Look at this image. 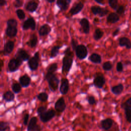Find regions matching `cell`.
<instances>
[{"label": "cell", "mask_w": 131, "mask_h": 131, "mask_svg": "<svg viewBox=\"0 0 131 131\" xmlns=\"http://www.w3.org/2000/svg\"><path fill=\"white\" fill-rule=\"evenodd\" d=\"M64 56L62 59V73H67L70 70L73 63V53L70 48H67L64 51Z\"/></svg>", "instance_id": "cell-1"}, {"label": "cell", "mask_w": 131, "mask_h": 131, "mask_svg": "<svg viewBox=\"0 0 131 131\" xmlns=\"http://www.w3.org/2000/svg\"><path fill=\"white\" fill-rule=\"evenodd\" d=\"M46 79L49 83V87L51 91L55 92L58 87L59 80L54 73L47 72L45 76Z\"/></svg>", "instance_id": "cell-2"}, {"label": "cell", "mask_w": 131, "mask_h": 131, "mask_svg": "<svg viewBox=\"0 0 131 131\" xmlns=\"http://www.w3.org/2000/svg\"><path fill=\"white\" fill-rule=\"evenodd\" d=\"M39 60V53L38 52H36L34 56L30 58L28 61V64L29 68L32 71L36 70L38 66V62Z\"/></svg>", "instance_id": "cell-3"}, {"label": "cell", "mask_w": 131, "mask_h": 131, "mask_svg": "<svg viewBox=\"0 0 131 131\" xmlns=\"http://www.w3.org/2000/svg\"><path fill=\"white\" fill-rule=\"evenodd\" d=\"M76 56L80 59H84L88 55V51L86 47L83 45H78L75 49Z\"/></svg>", "instance_id": "cell-4"}, {"label": "cell", "mask_w": 131, "mask_h": 131, "mask_svg": "<svg viewBox=\"0 0 131 131\" xmlns=\"http://www.w3.org/2000/svg\"><path fill=\"white\" fill-rule=\"evenodd\" d=\"M21 61L19 60L16 58L11 59L8 64V67L9 71L10 72H15L17 71L19 67L22 63Z\"/></svg>", "instance_id": "cell-5"}, {"label": "cell", "mask_w": 131, "mask_h": 131, "mask_svg": "<svg viewBox=\"0 0 131 131\" xmlns=\"http://www.w3.org/2000/svg\"><path fill=\"white\" fill-rule=\"evenodd\" d=\"M55 115V112L53 110L47 111L44 113L39 116L40 119L42 122H47L51 120Z\"/></svg>", "instance_id": "cell-6"}, {"label": "cell", "mask_w": 131, "mask_h": 131, "mask_svg": "<svg viewBox=\"0 0 131 131\" xmlns=\"http://www.w3.org/2000/svg\"><path fill=\"white\" fill-rule=\"evenodd\" d=\"M36 28L35 21L33 17H29L26 20L23 25V30H26L30 28L32 30H34Z\"/></svg>", "instance_id": "cell-7"}, {"label": "cell", "mask_w": 131, "mask_h": 131, "mask_svg": "<svg viewBox=\"0 0 131 131\" xmlns=\"http://www.w3.org/2000/svg\"><path fill=\"white\" fill-rule=\"evenodd\" d=\"M15 57L16 58L23 61L28 60L29 59L30 55L25 50L23 49H19L15 55Z\"/></svg>", "instance_id": "cell-8"}, {"label": "cell", "mask_w": 131, "mask_h": 131, "mask_svg": "<svg viewBox=\"0 0 131 131\" xmlns=\"http://www.w3.org/2000/svg\"><path fill=\"white\" fill-rule=\"evenodd\" d=\"M66 107L64 100L63 98L60 97L55 103V108L58 112H62L64 111Z\"/></svg>", "instance_id": "cell-9"}, {"label": "cell", "mask_w": 131, "mask_h": 131, "mask_svg": "<svg viewBox=\"0 0 131 131\" xmlns=\"http://www.w3.org/2000/svg\"><path fill=\"white\" fill-rule=\"evenodd\" d=\"M105 78L101 74L98 75L97 76H96L93 81V83L95 86L98 88H102L103 85L105 84Z\"/></svg>", "instance_id": "cell-10"}, {"label": "cell", "mask_w": 131, "mask_h": 131, "mask_svg": "<svg viewBox=\"0 0 131 131\" xmlns=\"http://www.w3.org/2000/svg\"><path fill=\"white\" fill-rule=\"evenodd\" d=\"M69 81L67 78H63L61 79V82L60 86V92L63 94H66L69 90Z\"/></svg>", "instance_id": "cell-11"}, {"label": "cell", "mask_w": 131, "mask_h": 131, "mask_svg": "<svg viewBox=\"0 0 131 131\" xmlns=\"http://www.w3.org/2000/svg\"><path fill=\"white\" fill-rule=\"evenodd\" d=\"M84 5L81 2H79L75 4L72 6L70 10V13L72 15H75L80 12L83 9Z\"/></svg>", "instance_id": "cell-12"}, {"label": "cell", "mask_w": 131, "mask_h": 131, "mask_svg": "<svg viewBox=\"0 0 131 131\" xmlns=\"http://www.w3.org/2000/svg\"><path fill=\"white\" fill-rule=\"evenodd\" d=\"M14 46V42L12 41H8L4 45L3 54L4 55H7L9 54L13 50Z\"/></svg>", "instance_id": "cell-13"}, {"label": "cell", "mask_w": 131, "mask_h": 131, "mask_svg": "<svg viewBox=\"0 0 131 131\" xmlns=\"http://www.w3.org/2000/svg\"><path fill=\"white\" fill-rule=\"evenodd\" d=\"M113 122V120L111 118L103 119L101 121V127L104 130H108L112 126Z\"/></svg>", "instance_id": "cell-14"}, {"label": "cell", "mask_w": 131, "mask_h": 131, "mask_svg": "<svg viewBox=\"0 0 131 131\" xmlns=\"http://www.w3.org/2000/svg\"><path fill=\"white\" fill-rule=\"evenodd\" d=\"M80 24L83 32L85 34H88L90 32V25L88 19L85 18H82L80 21Z\"/></svg>", "instance_id": "cell-15"}, {"label": "cell", "mask_w": 131, "mask_h": 131, "mask_svg": "<svg viewBox=\"0 0 131 131\" xmlns=\"http://www.w3.org/2000/svg\"><path fill=\"white\" fill-rule=\"evenodd\" d=\"M17 32V27L12 26H7L6 29V34L7 36L10 37H14L16 35Z\"/></svg>", "instance_id": "cell-16"}, {"label": "cell", "mask_w": 131, "mask_h": 131, "mask_svg": "<svg viewBox=\"0 0 131 131\" xmlns=\"http://www.w3.org/2000/svg\"><path fill=\"white\" fill-rule=\"evenodd\" d=\"M119 45L121 47H125L128 49L131 48V41L129 38L126 37H122L119 39Z\"/></svg>", "instance_id": "cell-17"}, {"label": "cell", "mask_w": 131, "mask_h": 131, "mask_svg": "<svg viewBox=\"0 0 131 131\" xmlns=\"http://www.w3.org/2000/svg\"><path fill=\"white\" fill-rule=\"evenodd\" d=\"M30 77L27 74L21 76L19 78V83L23 87H27L30 84Z\"/></svg>", "instance_id": "cell-18"}, {"label": "cell", "mask_w": 131, "mask_h": 131, "mask_svg": "<svg viewBox=\"0 0 131 131\" xmlns=\"http://www.w3.org/2000/svg\"><path fill=\"white\" fill-rule=\"evenodd\" d=\"M71 2V1L70 0H58L56 2V4L57 6L60 9V10L65 11L68 9Z\"/></svg>", "instance_id": "cell-19"}, {"label": "cell", "mask_w": 131, "mask_h": 131, "mask_svg": "<svg viewBox=\"0 0 131 131\" xmlns=\"http://www.w3.org/2000/svg\"><path fill=\"white\" fill-rule=\"evenodd\" d=\"M51 30L50 26L48 24H44L40 27L39 34L40 36H44L48 34Z\"/></svg>", "instance_id": "cell-20"}, {"label": "cell", "mask_w": 131, "mask_h": 131, "mask_svg": "<svg viewBox=\"0 0 131 131\" xmlns=\"http://www.w3.org/2000/svg\"><path fill=\"white\" fill-rule=\"evenodd\" d=\"M120 18L118 14L116 13H111L107 17L106 20L108 23L114 24L119 21Z\"/></svg>", "instance_id": "cell-21"}, {"label": "cell", "mask_w": 131, "mask_h": 131, "mask_svg": "<svg viewBox=\"0 0 131 131\" xmlns=\"http://www.w3.org/2000/svg\"><path fill=\"white\" fill-rule=\"evenodd\" d=\"M38 7V4L34 1H30L28 2L26 6V9L27 10L31 12H34Z\"/></svg>", "instance_id": "cell-22"}, {"label": "cell", "mask_w": 131, "mask_h": 131, "mask_svg": "<svg viewBox=\"0 0 131 131\" xmlns=\"http://www.w3.org/2000/svg\"><path fill=\"white\" fill-rule=\"evenodd\" d=\"M123 89H124V86L123 84L121 83H119L115 86L112 87L111 91L114 94L116 95H118L122 92Z\"/></svg>", "instance_id": "cell-23"}, {"label": "cell", "mask_w": 131, "mask_h": 131, "mask_svg": "<svg viewBox=\"0 0 131 131\" xmlns=\"http://www.w3.org/2000/svg\"><path fill=\"white\" fill-rule=\"evenodd\" d=\"M3 98L7 102H10L14 100V95L12 92L8 91L3 94Z\"/></svg>", "instance_id": "cell-24"}, {"label": "cell", "mask_w": 131, "mask_h": 131, "mask_svg": "<svg viewBox=\"0 0 131 131\" xmlns=\"http://www.w3.org/2000/svg\"><path fill=\"white\" fill-rule=\"evenodd\" d=\"M89 59L95 63H99L101 62V57L100 55L97 53L92 54L89 57Z\"/></svg>", "instance_id": "cell-25"}, {"label": "cell", "mask_w": 131, "mask_h": 131, "mask_svg": "<svg viewBox=\"0 0 131 131\" xmlns=\"http://www.w3.org/2000/svg\"><path fill=\"white\" fill-rule=\"evenodd\" d=\"M37 43V36L35 34H32L29 40V41L27 42V44L29 46L33 48V47H34L36 46Z\"/></svg>", "instance_id": "cell-26"}, {"label": "cell", "mask_w": 131, "mask_h": 131, "mask_svg": "<svg viewBox=\"0 0 131 131\" xmlns=\"http://www.w3.org/2000/svg\"><path fill=\"white\" fill-rule=\"evenodd\" d=\"M37 121V119L36 117H32L27 127V131H32V129L36 126Z\"/></svg>", "instance_id": "cell-27"}, {"label": "cell", "mask_w": 131, "mask_h": 131, "mask_svg": "<svg viewBox=\"0 0 131 131\" xmlns=\"http://www.w3.org/2000/svg\"><path fill=\"white\" fill-rule=\"evenodd\" d=\"M103 32L100 29L97 28L95 30L94 33L93 37L95 40H98L100 39L103 36Z\"/></svg>", "instance_id": "cell-28"}, {"label": "cell", "mask_w": 131, "mask_h": 131, "mask_svg": "<svg viewBox=\"0 0 131 131\" xmlns=\"http://www.w3.org/2000/svg\"><path fill=\"white\" fill-rule=\"evenodd\" d=\"M61 47V46H59L53 47L51 50L50 58H54L56 57L58 55L59 53V50Z\"/></svg>", "instance_id": "cell-29"}, {"label": "cell", "mask_w": 131, "mask_h": 131, "mask_svg": "<svg viewBox=\"0 0 131 131\" xmlns=\"http://www.w3.org/2000/svg\"><path fill=\"white\" fill-rule=\"evenodd\" d=\"M102 9L103 8H102L101 7L97 6H92L91 8L92 12L95 15H97V14L99 15L101 12Z\"/></svg>", "instance_id": "cell-30"}, {"label": "cell", "mask_w": 131, "mask_h": 131, "mask_svg": "<svg viewBox=\"0 0 131 131\" xmlns=\"http://www.w3.org/2000/svg\"><path fill=\"white\" fill-rule=\"evenodd\" d=\"M37 98L39 100H40L41 102H45L48 100V95L47 93L45 92H42L39 93L37 95Z\"/></svg>", "instance_id": "cell-31"}, {"label": "cell", "mask_w": 131, "mask_h": 131, "mask_svg": "<svg viewBox=\"0 0 131 131\" xmlns=\"http://www.w3.org/2000/svg\"><path fill=\"white\" fill-rule=\"evenodd\" d=\"M121 107L124 110L126 108L131 109V97L129 98L124 103H122Z\"/></svg>", "instance_id": "cell-32"}, {"label": "cell", "mask_w": 131, "mask_h": 131, "mask_svg": "<svg viewBox=\"0 0 131 131\" xmlns=\"http://www.w3.org/2000/svg\"><path fill=\"white\" fill-rule=\"evenodd\" d=\"M110 6L114 10H117L118 6V2L117 0H110L108 1Z\"/></svg>", "instance_id": "cell-33"}, {"label": "cell", "mask_w": 131, "mask_h": 131, "mask_svg": "<svg viewBox=\"0 0 131 131\" xmlns=\"http://www.w3.org/2000/svg\"><path fill=\"white\" fill-rule=\"evenodd\" d=\"M12 90L15 93H18L21 91V86L18 83H14L12 85Z\"/></svg>", "instance_id": "cell-34"}, {"label": "cell", "mask_w": 131, "mask_h": 131, "mask_svg": "<svg viewBox=\"0 0 131 131\" xmlns=\"http://www.w3.org/2000/svg\"><path fill=\"white\" fill-rule=\"evenodd\" d=\"M8 128H9L8 122L4 121H1L0 122V131H5Z\"/></svg>", "instance_id": "cell-35"}, {"label": "cell", "mask_w": 131, "mask_h": 131, "mask_svg": "<svg viewBox=\"0 0 131 131\" xmlns=\"http://www.w3.org/2000/svg\"><path fill=\"white\" fill-rule=\"evenodd\" d=\"M112 67H113L112 64L110 61L105 62L102 65L103 69L105 71H108L111 70V69H112Z\"/></svg>", "instance_id": "cell-36"}, {"label": "cell", "mask_w": 131, "mask_h": 131, "mask_svg": "<svg viewBox=\"0 0 131 131\" xmlns=\"http://www.w3.org/2000/svg\"><path fill=\"white\" fill-rule=\"evenodd\" d=\"M124 113L127 122H128L129 123L131 122V109H124Z\"/></svg>", "instance_id": "cell-37"}, {"label": "cell", "mask_w": 131, "mask_h": 131, "mask_svg": "<svg viewBox=\"0 0 131 131\" xmlns=\"http://www.w3.org/2000/svg\"><path fill=\"white\" fill-rule=\"evenodd\" d=\"M57 69V64L56 63H53L50 64L49 66L48 69V72L54 73V72H55Z\"/></svg>", "instance_id": "cell-38"}, {"label": "cell", "mask_w": 131, "mask_h": 131, "mask_svg": "<svg viewBox=\"0 0 131 131\" xmlns=\"http://www.w3.org/2000/svg\"><path fill=\"white\" fill-rule=\"evenodd\" d=\"M16 13L19 19H23L25 17V13H24V11L21 9H17L16 11Z\"/></svg>", "instance_id": "cell-39"}, {"label": "cell", "mask_w": 131, "mask_h": 131, "mask_svg": "<svg viewBox=\"0 0 131 131\" xmlns=\"http://www.w3.org/2000/svg\"><path fill=\"white\" fill-rule=\"evenodd\" d=\"M7 26H12L17 27V21L15 19H9L8 20L7 22Z\"/></svg>", "instance_id": "cell-40"}, {"label": "cell", "mask_w": 131, "mask_h": 131, "mask_svg": "<svg viewBox=\"0 0 131 131\" xmlns=\"http://www.w3.org/2000/svg\"><path fill=\"white\" fill-rule=\"evenodd\" d=\"M46 111H47V107L44 106H41L38 108V109L37 110V113L38 115L39 116H40Z\"/></svg>", "instance_id": "cell-41"}, {"label": "cell", "mask_w": 131, "mask_h": 131, "mask_svg": "<svg viewBox=\"0 0 131 131\" xmlns=\"http://www.w3.org/2000/svg\"><path fill=\"white\" fill-rule=\"evenodd\" d=\"M123 65L122 63L121 62H118L117 63L116 70L119 72H121L123 71Z\"/></svg>", "instance_id": "cell-42"}, {"label": "cell", "mask_w": 131, "mask_h": 131, "mask_svg": "<svg viewBox=\"0 0 131 131\" xmlns=\"http://www.w3.org/2000/svg\"><path fill=\"white\" fill-rule=\"evenodd\" d=\"M124 7L123 6H119L116 10L117 13L119 14H122L124 12Z\"/></svg>", "instance_id": "cell-43"}, {"label": "cell", "mask_w": 131, "mask_h": 131, "mask_svg": "<svg viewBox=\"0 0 131 131\" xmlns=\"http://www.w3.org/2000/svg\"><path fill=\"white\" fill-rule=\"evenodd\" d=\"M88 101L89 103L91 105L94 104L96 103L95 99L94 97H93V96H90L88 98Z\"/></svg>", "instance_id": "cell-44"}, {"label": "cell", "mask_w": 131, "mask_h": 131, "mask_svg": "<svg viewBox=\"0 0 131 131\" xmlns=\"http://www.w3.org/2000/svg\"><path fill=\"white\" fill-rule=\"evenodd\" d=\"M23 2L20 0H16L14 3V5L16 8H18L23 5Z\"/></svg>", "instance_id": "cell-45"}, {"label": "cell", "mask_w": 131, "mask_h": 131, "mask_svg": "<svg viewBox=\"0 0 131 131\" xmlns=\"http://www.w3.org/2000/svg\"><path fill=\"white\" fill-rule=\"evenodd\" d=\"M71 45H72V47L73 49L74 50H75L76 48L78 46L77 41L76 40H75L74 39H72V40H71Z\"/></svg>", "instance_id": "cell-46"}, {"label": "cell", "mask_w": 131, "mask_h": 131, "mask_svg": "<svg viewBox=\"0 0 131 131\" xmlns=\"http://www.w3.org/2000/svg\"><path fill=\"white\" fill-rule=\"evenodd\" d=\"M29 118V115L28 114H26L24 117V119H23V123L25 125H27L28 124V119Z\"/></svg>", "instance_id": "cell-47"}, {"label": "cell", "mask_w": 131, "mask_h": 131, "mask_svg": "<svg viewBox=\"0 0 131 131\" xmlns=\"http://www.w3.org/2000/svg\"><path fill=\"white\" fill-rule=\"evenodd\" d=\"M108 12V10H107L106 9H105V8H103L101 12L100 13V14L99 15L100 17H102V16H104V15H106Z\"/></svg>", "instance_id": "cell-48"}, {"label": "cell", "mask_w": 131, "mask_h": 131, "mask_svg": "<svg viewBox=\"0 0 131 131\" xmlns=\"http://www.w3.org/2000/svg\"><path fill=\"white\" fill-rule=\"evenodd\" d=\"M41 130V127L40 125L36 124V126L32 129V131H40Z\"/></svg>", "instance_id": "cell-49"}, {"label": "cell", "mask_w": 131, "mask_h": 131, "mask_svg": "<svg viewBox=\"0 0 131 131\" xmlns=\"http://www.w3.org/2000/svg\"><path fill=\"white\" fill-rule=\"evenodd\" d=\"M119 31H120V29H119V28H117V29H116L114 31V32L113 33V36H115L117 35L118 34V33L119 32Z\"/></svg>", "instance_id": "cell-50"}, {"label": "cell", "mask_w": 131, "mask_h": 131, "mask_svg": "<svg viewBox=\"0 0 131 131\" xmlns=\"http://www.w3.org/2000/svg\"><path fill=\"white\" fill-rule=\"evenodd\" d=\"M7 4V1H5V0H1L0 1V6H3Z\"/></svg>", "instance_id": "cell-51"}, {"label": "cell", "mask_w": 131, "mask_h": 131, "mask_svg": "<svg viewBox=\"0 0 131 131\" xmlns=\"http://www.w3.org/2000/svg\"><path fill=\"white\" fill-rule=\"evenodd\" d=\"M95 1L96 3H98V4H101V5H103V4H104V2H103V1L102 0H101V1L95 0Z\"/></svg>", "instance_id": "cell-52"}, {"label": "cell", "mask_w": 131, "mask_h": 131, "mask_svg": "<svg viewBox=\"0 0 131 131\" xmlns=\"http://www.w3.org/2000/svg\"><path fill=\"white\" fill-rule=\"evenodd\" d=\"M54 1H55L54 0H52V1L47 0V2H48V3H53V2H54Z\"/></svg>", "instance_id": "cell-53"}, {"label": "cell", "mask_w": 131, "mask_h": 131, "mask_svg": "<svg viewBox=\"0 0 131 131\" xmlns=\"http://www.w3.org/2000/svg\"><path fill=\"white\" fill-rule=\"evenodd\" d=\"M3 61L2 60H1V69H2V67H3Z\"/></svg>", "instance_id": "cell-54"}]
</instances>
